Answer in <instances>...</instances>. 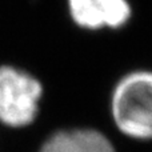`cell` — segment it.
I'll return each mask as SVG.
<instances>
[{
  "label": "cell",
  "instance_id": "obj_4",
  "mask_svg": "<svg viewBox=\"0 0 152 152\" xmlns=\"http://www.w3.org/2000/svg\"><path fill=\"white\" fill-rule=\"evenodd\" d=\"M36 152H118L112 136L95 127H64L48 134Z\"/></svg>",
  "mask_w": 152,
  "mask_h": 152
},
{
  "label": "cell",
  "instance_id": "obj_2",
  "mask_svg": "<svg viewBox=\"0 0 152 152\" xmlns=\"http://www.w3.org/2000/svg\"><path fill=\"white\" fill-rule=\"evenodd\" d=\"M44 86L36 75L18 67L0 66V123L15 129L29 128L37 120Z\"/></svg>",
  "mask_w": 152,
  "mask_h": 152
},
{
  "label": "cell",
  "instance_id": "obj_3",
  "mask_svg": "<svg viewBox=\"0 0 152 152\" xmlns=\"http://www.w3.org/2000/svg\"><path fill=\"white\" fill-rule=\"evenodd\" d=\"M68 19L87 34L123 29L134 16L129 0H66Z\"/></svg>",
  "mask_w": 152,
  "mask_h": 152
},
{
  "label": "cell",
  "instance_id": "obj_1",
  "mask_svg": "<svg viewBox=\"0 0 152 152\" xmlns=\"http://www.w3.org/2000/svg\"><path fill=\"white\" fill-rule=\"evenodd\" d=\"M108 116L115 135L129 142H152V68H132L113 83Z\"/></svg>",
  "mask_w": 152,
  "mask_h": 152
}]
</instances>
